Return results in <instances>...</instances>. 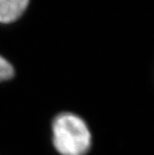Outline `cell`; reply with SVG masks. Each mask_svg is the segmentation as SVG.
Returning a JSON list of instances; mask_svg holds the SVG:
<instances>
[{"mask_svg":"<svg viewBox=\"0 0 154 155\" xmlns=\"http://www.w3.org/2000/svg\"><path fill=\"white\" fill-rule=\"evenodd\" d=\"M14 75V68L7 59L0 55V82L9 80Z\"/></svg>","mask_w":154,"mask_h":155,"instance_id":"cell-3","label":"cell"},{"mask_svg":"<svg viewBox=\"0 0 154 155\" xmlns=\"http://www.w3.org/2000/svg\"><path fill=\"white\" fill-rule=\"evenodd\" d=\"M29 0H0V23H12L27 9Z\"/></svg>","mask_w":154,"mask_h":155,"instance_id":"cell-2","label":"cell"},{"mask_svg":"<svg viewBox=\"0 0 154 155\" xmlns=\"http://www.w3.org/2000/svg\"><path fill=\"white\" fill-rule=\"evenodd\" d=\"M53 143L61 155H85L91 145V134L82 118L61 113L52 124Z\"/></svg>","mask_w":154,"mask_h":155,"instance_id":"cell-1","label":"cell"}]
</instances>
